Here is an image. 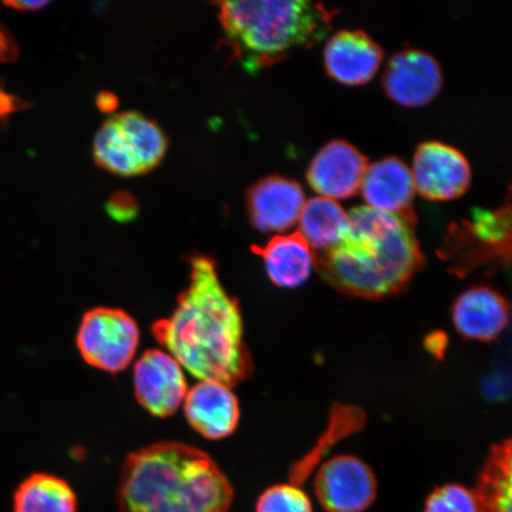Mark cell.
<instances>
[{"instance_id": "obj_1", "label": "cell", "mask_w": 512, "mask_h": 512, "mask_svg": "<svg viewBox=\"0 0 512 512\" xmlns=\"http://www.w3.org/2000/svg\"><path fill=\"white\" fill-rule=\"evenodd\" d=\"M189 265V285L171 316L152 325L153 337L196 379L234 387L253 370L240 305L222 285L213 258L197 253Z\"/></svg>"}, {"instance_id": "obj_2", "label": "cell", "mask_w": 512, "mask_h": 512, "mask_svg": "<svg viewBox=\"0 0 512 512\" xmlns=\"http://www.w3.org/2000/svg\"><path fill=\"white\" fill-rule=\"evenodd\" d=\"M348 220V233L336 247L313 254L325 283L364 299L405 290L425 265L416 223L368 206L350 210Z\"/></svg>"}, {"instance_id": "obj_3", "label": "cell", "mask_w": 512, "mask_h": 512, "mask_svg": "<svg viewBox=\"0 0 512 512\" xmlns=\"http://www.w3.org/2000/svg\"><path fill=\"white\" fill-rule=\"evenodd\" d=\"M234 489L207 452L177 441L140 448L120 473V512H230Z\"/></svg>"}, {"instance_id": "obj_4", "label": "cell", "mask_w": 512, "mask_h": 512, "mask_svg": "<svg viewBox=\"0 0 512 512\" xmlns=\"http://www.w3.org/2000/svg\"><path fill=\"white\" fill-rule=\"evenodd\" d=\"M215 5L232 56L249 73L275 66L294 49L312 48L322 42L336 14L323 4L305 0Z\"/></svg>"}, {"instance_id": "obj_5", "label": "cell", "mask_w": 512, "mask_h": 512, "mask_svg": "<svg viewBox=\"0 0 512 512\" xmlns=\"http://www.w3.org/2000/svg\"><path fill=\"white\" fill-rule=\"evenodd\" d=\"M140 331L136 320L115 307H94L83 315L76 347L89 366L118 374L130 366L138 349Z\"/></svg>"}, {"instance_id": "obj_6", "label": "cell", "mask_w": 512, "mask_h": 512, "mask_svg": "<svg viewBox=\"0 0 512 512\" xmlns=\"http://www.w3.org/2000/svg\"><path fill=\"white\" fill-rule=\"evenodd\" d=\"M315 491L328 512H364L375 502L377 480L367 463L343 454L319 467Z\"/></svg>"}, {"instance_id": "obj_7", "label": "cell", "mask_w": 512, "mask_h": 512, "mask_svg": "<svg viewBox=\"0 0 512 512\" xmlns=\"http://www.w3.org/2000/svg\"><path fill=\"white\" fill-rule=\"evenodd\" d=\"M411 171L415 191L426 200H457L470 188L471 166L463 153L451 145L440 142L420 144Z\"/></svg>"}, {"instance_id": "obj_8", "label": "cell", "mask_w": 512, "mask_h": 512, "mask_svg": "<svg viewBox=\"0 0 512 512\" xmlns=\"http://www.w3.org/2000/svg\"><path fill=\"white\" fill-rule=\"evenodd\" d=\"M134 395L157 418L175 414L188 393L184 369L164 350H147L134 364Z\"/></svg>"}, {"instance_id": "obj_9", "label": "cell", "mask_w": 512, "mask_h": 512, "mask_svg": "<svg viewBox=\"0 0 512 512\" xmlns=\"http://www.w3.org/2000/svg\"><path fill=\"white\" fill-rule=\"evenodd\" d=\"M382 83L388 98L395 104L422 107L437 98L443 87V73L431 54L408 48L389 60Z\"/></svg>"}, {"instance_id": "obj_10", "label": "cell", "mask_w": 512, "mask_h": 512, "mask_svg": "<svg viewBox=\"0 0 512 512\" xmlns=\"http://www.w3.org/2000/svg\"><path fill=\"white\" fill-rule=\"evenodd\" d=\"M368 159L354 145L334 140L322 147L307 169V182L320 197L347 200L361 189Z\"/></svg>"}, {"instance_id": "obj_11", "label": "cell", "mask_w": 512, "mask_h": 512, "mask_svg": "<svg viewBox=\"0 0 512 512\" xmlns=\"http://www.w3.org/2000/svg\"><path fill=\"white\" fill-rule=\"evenodd\" d=\"M305 203L302 185L277 175L260 179L247 192L249 221L262 233H284L292 228Z\"/></svg>"}, {"instance_id": "obj_12", "label": "cell", "mask_w": 512, "mask_h": 512, "mask_svg": "<svg viewBox=\"0 0 512 512\" xmlns=\"http://www.w3.org/2000/svg\"><path fill=\"white\" fill-rule=\"evenodd\" d=\"M184 413L189 425L209 440L230 437L239 426L240 403L228 384L202 380L188 390Z\"/></svg>"}, {"instance_id": "obj_13", "label": "cell", "mask_w": 512, "mask_h": 512, "mask_svg": "<svg viewBox=\"0 0 512 512\" xmlns=\"http://www.w3.org/2000/svg\"><path fill=\"white\" fill-rule=\"evenodd\" d=\"M384 53L380 44L362 30H343L324 49L326 73L345 86L366 85L379 72Z\"/></svg>"}, {"instance_id": "obj_14", "label": "cell", "mask_w": 512, "mask_h": 512, "mask_svg": "<svg viewBox=\"0 0 512 512\" xmlns=\"http://www.w3.org/2000/svg\"><path fill=\"white\" fill-rule=\"evenodd\" d=\"M465 247L457 249L454 271L465 274L485 262L512 264V204L495 214L483 213L464 229Z\"/></svg>"}, {"instance_id": "obj_15", "label": "cell", "mask_w": 512, "mask_h": 512, "mask_svg": "<svg viewBox=\"0 0 512 512\" xmlns=\"http://www.w3.org/2000/svg\"><path fill=\"white\" fill-rule=\"evenodd\" d=\"M367 206L405 217L416 223L413 209L415 185L411 169L398 157H387L368 166L361 185Z\"/></svg>"}, {"instance_id": "obj_16", "label": "cell", "mask_w": 512, "mask_h": 512, "mask_svg": "<svg viewBox=\"0 0 512 512\" xmlns=\"http://www.w3.org/2000/svg\"><path fill=\"white\" fill-rule=\"evenodd\" d=\"M509 318L507 300L488 286L469 288L452 307L454 328L470 341H494L507 328Z\"/></svg>"}, {"instance_id": "obj_17", "label": "cell", "mask_w": 512, "mask_h": 512, "mask_svg": "<svg viewBox=\"0 0 512 512\" xmlns=\"http://www.w3.org/2000/svg\"><path fill=\"white\" fill-rule=\"evenodd\" d=\"M252 252L264 262L268 278L278 287L304 285L315 267V255L299 232L274 236L265 246H252Z\"/></svg>"}, {"instance_id": "obj_18", "label": "cell", "mask_w": 512, "mask_h": 512, "mask_svg": "<svg viewBox=\"0 0 512 512\" xmlns=\"http://www.w3.org/2000/svg\"><path fill=\"white\" fill-rule=\"evenodd\" d=\"M14 512H78L79 501L66 479L37 472L25 478L12 498Z\"/></svg>"}, {"instance_id": "obj_19", "label": "cell", "mask_w": 512, "mask_h": 512, "mask_svg": "<svg viewBox=\"0 0 512 512\" xmlns=\"http://www.w3.org/2000/svg\"><path fill=\"white\" fill-rule=\"evenodd\" d=\"M300 230L313 254L336 247L348 233V213L339 204L325 197L311 198L300 216Z\"/></svg>"}, {"instance_id": "obj_20", "label": "cell", "mask_w": 512, "mask_h": 512, "mask_svg": "<svg viewBox=\"0 0 512 512\" xmlns=\"http://www.w3.org/2000/svg\"><path fill=\"white\" fill-rule=\"evenodd\" d=\"M475 492L479 512H512V437L492 447Z\"/></svg>"}, {"instance_id": "obj_21", "label": "cell", "mask_w": 512, "mask_h": 512, "mask_svg": "<svg viewBox=\"0 0 512 512\" xmlns=\"http://www.w3.org/2000/svg\"><path fill=\"white\" fill-rule=\"evenodd\" d=\"M93 156L95 163L111 174L121 177L145 174L131 143L113 117L106 120L96 133Z\"/></svg>"}, {"instance_id": "obj_22", "label": "cell", "mask_w": 512, "mask_h": 512, "mask_svg": "<svg viewBox=\"0 0 512 512\" xmlns=\"http://www.w3.org/2000/svg\"><path fill=\"white\" fill-rule=\"evenodd\" d=\"M115 121L130 140L134 152L146 172L156 169L168 151V138L162 128L144 114L130 111L114 115Z\"/></svg>"}, {"instance_id": "obj_23", "label": "cell", "mask_w": 512, "mask_h": 512, "mask_svg": "<svg viewBox=\"0 0 512 512\" xmlns=\"http://www.w3.org/2000/svg\"><path fill=\"white\" fill-rule=\"evenodd\" d=\"M256 512H313L309 496L294 484L268 488L256 503Z\"/></svg>"}, {"instance_id": "obj_24", "label": "cell", "mask_w": 512, "mask_h": 512, "mask_svg": "<svg viewBox=\"0 0 512 512\" xmlns=\"http://www.w3.org/2000/svg\"><path fill=\"white\" fill-rule=\"evenodd\" d=\"M424 512H479L478 498L463 485L446 484L428 496Z\"/></svg>"}, {"instance_id": "obj_25", "label": "cell", "mask_w": 512, "mask_h": 512, "mask_svg": "<svg viewBox=\"0 0 512 512\" xmlns=\"http://www.w3.org/2000/svg\"><path fill=\"white\" fill-rule=\"evenodd\" d=\"M108 215L118 222H130L136 219L139 211L136 198L130 192L119 191L106 204Z\"/></svg>"}, {"instance_id": "obj_26", "label": "cell", "mask_w": 512, "mask_h": 512, "mask_svg": "<svg viewBox=\"0 0 512 512\" xmlns=\"http://www.w3.org/2000/svg\"><path fill=\"white\" fill-rule=\"evenodd\" d=\"M25 108H28V102L6 92L4 87L0 86V126L8 123L10 115L21 112Z\"/></svg>"}, {"instance_id": "obj_27", "label": "cell", "mask_w": 512, "mask_h": 512, "mask_svg": "<svg viewBox=\"0 0 512 512\" xmlns=\"http://www.w3.org/2000/svg\"><path fill=\"white\" fill-rule=\"evenodd\" d=\"M19 55L18 44L8 27L0 23V64L14 63Z\"/></svg>"}, {"instance_id": "obj_28", "label": "cell", "mask_w": 512, "mask_h": 512, "mask_svg": "<svg viewBox=\"0 0 512 512\" xmlns=\"http://www.w3.org/2000/svg\"><path fill=\"white\" fill-rule=\"evenodd\" d=\"M5 8L21 11V12H37L41 11L50 4L46 0H30V2H24V0H16V2H3Z\"/></svg>"}, {"instance_id": "obj_29", "label": "cell", "mask_w": 512, "mask_h": 512, "mask_svg": "<svg viewBox=\"0 0 512 512\" xmlns=\"http://www.w3.org/2000/svg\"><path fill=\"white\" fill-rule=\"evenodd\" d=\"M95 104L102 113H113L118 108L119 100L113 93L101 92L96 96Z\"/></svg>"}]
</instances>
